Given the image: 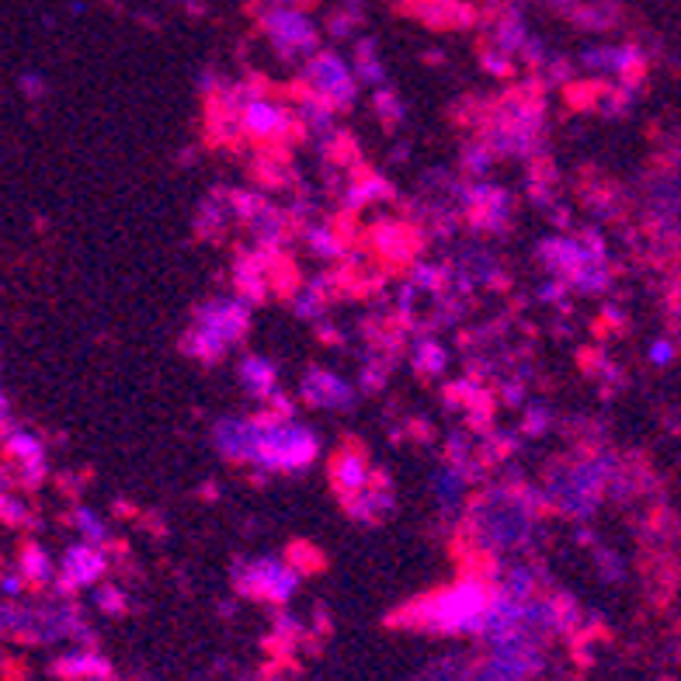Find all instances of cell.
I'll list each match as a JSON object with an SVG mask.
<instances>
[{
    "label": "cell",
    "mask_w": 681,
    "mask_h": 681,
    "mask_svg": "<svg viewBox=\"0 0 681 681\" xmlns=\"http://www.w3.org/2000/svg\"><path fill=\"white\" fill-rule=\"evenodd\" d=\"M240 379H244L247 390L258 393V397H268V393L275 390V369L265 358H247L244 369H240Z\"/></svg>",
    "instance_id": "4fadbf2b"
},
{
    "label": "cell",
    "mask_w": 681,
    "mask_h": 681,
    "mask_svg": "<svg viewBox=\"0 0 681 681\" xmlns=\"http://www.w3.org/2000/svg\"><path fill=\"white\" fill-rule=\"evenodd\" d=\"M310 84L317 87L320 98L334 101V105H341V101H351V94H355L351 73L338 60V56H320V60L310 67Z\"/></svg>",
    "instance_id": "277c9868"
},
{
    "label": "cell",
    "mask_w": 681,
    "mask_h": 681,
    "mask_svg": "<svg viewBox=\"0 0 681 681\" xmlns=\"http://www.w3.org/2000/svg\"><path fill=\"white\" fill-rule=\"evenodd\" d=\"M650 362H654L657 369H664V365H671V362H675V344H671L668 338L654 341V344H650Z\"/></svg>",
    "instance_id": "9a60e30c"
},
{
    "label": "cell",
    "mask_w": 681,
    "mask_h": 681,
    "mask_svg": "<svg viewBox=\"0 0 681 681\" xmlns=\"http://www.w3.org/2000/svg\"><path fill=\"white\" fill-rule=\"evenodd\" d=\"M306 400L317 407H338L344 400V383L331 372L317 369L313 376H306Z\"/></svg>",
    "instance_id": "8fae6325"
},
{
    "label": "cell",
    "mask_w": 681,
    "mask_h": 681,
    "mask_svg": "<svg viewBox=\"0 0 681 681\" xmlns=\"http://www.w3.org/2000/svg\"><path fill=\"white\" fill-rule=\"evenodd\" d=\"M77 522H80V529H84L87 539H105V525H101L98 518L91 515V511H80Z\"/></svg>",
    "instance_id": "2e32d148"
},
{
    "label": "cell",
    "mask_w": 681,
    "mask_h": 681,
    "mask_svg": "<svg viewBox=\"0 0 681 681\" xmlns=\"http://www.w3.org/2000/svg\"><path fill=\"white\" fill-rule=\"evenodd\" d=\"M101 570H105V556H101L98 549L73 546L67 553V560H63V581H67V588L91 584V581H98V577H101Z\"/></svg>",
    "instance_id": "ba28073f"
},
{
    "label": "cell",
    "mask_w": 681,
    "mask_h": 681,
    "mask_svg": "<svg viewBox=\"0 0 681 681\" xmlns=\"http://www.w3.org/2000/svg\"><path fill=\"white\" fill-rule=\"evenodd\" d=\"M25 577H32L35 584H46L53 577V563H49V556L39 546L25 549Z\"/></svg>",
    "instance_id": "5bb4252c"
},
{
    "label": "cell",
    "mask_w": 681,
    "mask_h": 681,
    "mask_svg": "<svg viewBox=\"0 0 681 681\" xmlns=\"http://www.w3.org/2000/svg\"><path fill=\"white\" fill-rule=\"evenodd\" d=\"M258 438H261V428L254 421H223L216 428L219 452H223V456H233V459H254Z\"/></svg>",
    "instance_id": "52a82bcc"
},
{
    "label": "cell",
    "mask_w": 681,
    "mask_h": 681,
    "mask_svg": "<svg viewBox=\"0 0 681 681\" xmlns=\"http://www.w3.org/2000/svg\"><path fill=\"white\" fill-rule=\"evenodd\" d=\"M334 480H338V487L344 490H358L369 480V466H365V459L358 456V452H344L338 463H334Z\"/></svg>",
    "instance_id": "7c38bea8"
},
{
    "label": "cell",
    "mask_w": 681,
    "mask_h": 681,
    "mask_svg": "<svg viewBox=\"0 0 681 681\" xmlns=\"http://www.w3.org/2000/svg\"><path fill=\"white\" fill-rule=\"evenodd\" d=\"M487 609V591L480 584H459V588L431 598L421 609V619L435 629H477Z\"/></svg>",
    "instance_id": "3957f363"
},
{
    "label": "cell",
    "mask_w": 681,
    "mask_h": 681,
    "mask_svg": "<svg viewBox=\"0 0 681 681\" xmlns=\"http://www.w3.org/2000/svg\"><path fill=\"white\" fill-rule=\"evenodd\" d=\"M285 122H289V115H285L278 105H272V101H254V105L244 108V126H247V133H254V136L282 133Z\"/></svg>",
    "instance_id": "30bf717a"
},
{
    "label": "cell",
    "mask_w": 681,
    "mask_h": 681,
    "mask_svg": "<svg viewBox=\"0 0 681 681\" xmlns=\"http://www.w3.org/2000/svg\"><path fill=\"white\" fill-rule=\"evenodd\" d=\"M244 331H247V306L219 299V303H209L199 313L192 341L202 358H219Z\"/></svg>",
    "instance_id": "7a4b0ae2"
},
{
    "label": "cell",
    "mask_w": 681,
    "mask_h": 681,
    "mask_svg": "<svg viewBox=\"0 0 681 681\" xmlns=\"http://www.w3.org/2000/svg\"><path fill=\"white\" fill-rule=\"evenodd\" d=\"M4 445H7V452H11L14 459H21V463H25L28 483H35V477H42V470H46V466H42V442L32 435V431H21V428L7 431Z\"/></svg>",
    "instance_id": "9c48e42d"
},
{
    "label": "cell",
    "mask_w": 681,
    "mask_h": 681,
    "mask_svg": "<svg viewBox=\"0 0 681 681\" xmlns=\"http://www.w3.org/2000/svg\"><path fill=\"white\" fill-rule=\"evenodd\" d=\"M317 449L320 442L310 428H303V424L296 421L289 424L275 421L268 424V428H261L254 459H258L265 470H303V466L317 456Z\"/></svg>",
    "instance_id": "6da1fadb"
},
{
    "label": "cell",
    "mask_w": 681,
    "mask_h": 681,
    "mask_svg": "<svg viewBox=\"0 0 681 681\" xmlns=\"http://www.w3.org/2000/svg\"><path fill=\"white\" fill-rule=\"evenodd\" d=\"M268 32H272V39L278 42V49H282V53H310L313 42H317L313 25L299 11L272 14V21H268Z\"/></svg>",
    "instance_id": "5b68a950"
},
{
    "label": "cell",
    "mask_w": 681,
    "mask_h": 681,
    "mask_svg": "<svg viewBox=\"0 0 681 681\" xmlns=\"http://www.w3.org/2000/svg\"><path fill=\"white\" fill-rule=\"evenodd\" d=\"M247 588L251 591H261V595L275 598V602H285V598L296 591V574H292L285 563H275V560H261L251 567V577H247Z\"/></svg>",
    "instance_id": "8992f818"
},
{
    "label": "cell",
    "mask_w": 681,
    "mask_h": 681,
    "mask_svg": "<svg viewBox=\"0 0 681 681\" xmlns=\"http://www.w3.org/2000/svg\"><path fill=\"white\" fill-rule=\"evenodd\" d=\"M7 410H11V407H7V397H4V393H0V424L7 421Z\"/></svg>",
    "instance_id": "e0dca14e"
}]
</instances>
